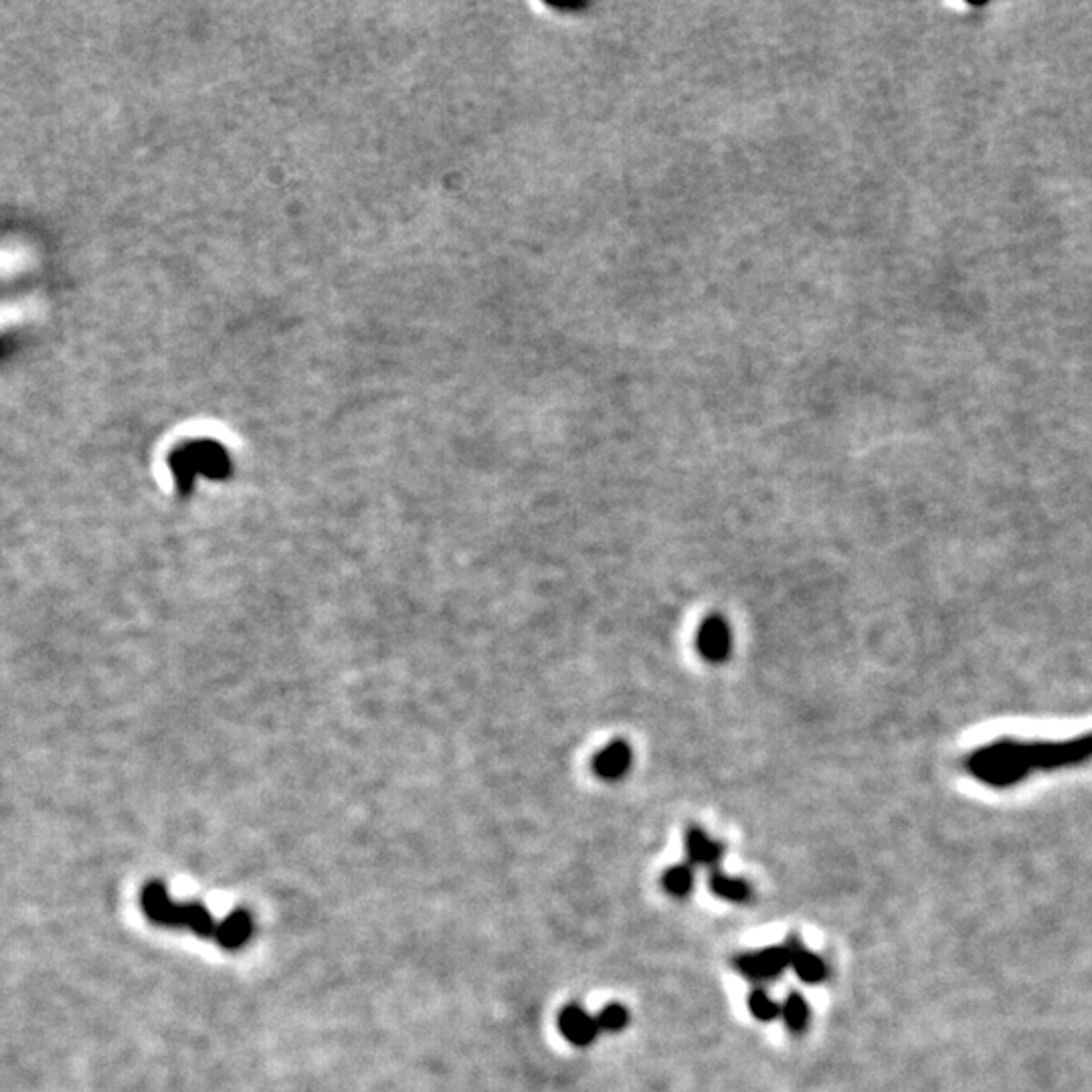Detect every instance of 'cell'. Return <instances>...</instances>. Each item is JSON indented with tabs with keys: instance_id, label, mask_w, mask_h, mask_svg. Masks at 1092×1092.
<instances>
[{
	"instance_id": "1",
	"label": "cell",
	"mask_w": 1092,
	"mask_h": 1092,
	"mask_svg": "<svg viewBox=\"0 0 1092 1092\" xmlns=\"http://www.w3.org/2000/svg\"><path fill=\"white\" fill-rule=\"evenodd\" d=\"M1092 757V732L1068 743L997 741L967 757V771L990 787H1012L1031 771H1050Z\"/></svg>"
},
{
	"instance_id": "2",
	"label": "cell",
	"mask_w": 1092,
	"mask_h": 1092,
	"mask_svg": "<svg viewBox=\"0 0 1092 1092\" xmlns=\"http://www.w3.org/2000/svg\"><path fill=\"white\" fill-rule=\"evenodd\" d=\"M142 908L152 922L162 924V927L188 929L205 939H215L217 935L219 922H215L203 905L198 902L176 905L160 882H150L142 890Z\"/></svg>"
},
{
	"instance_id": "3",
	"label": "cell",
	"mask_w": 1092,
	"mask_h": 1092,
	"mask_svg": "<svg viewBox=\"0 0 1092 1092\" xmlns=\"http://www.w3.org/2000/svg\"><path fill=\"white\" fill-rule=\"evenodd\" d=\"M174 470L178 473V485H181V490L188 492L193 488V480H197V476H200V473H203V476H209V478L227 476L229 459L215 445L197 447L193 451H188L186 456H183L181 461H176Z\"/></svg>"
},
{
	"instance_id": "4",
	"label": "cell",
	"mask_w": 1092,
	"mask_h": 1092,
	"mask_svg": "<svg viewBox=\"0 0 1092 1092\" xmlns=\"http://www.w3.org/2000/svg\"><path fill=\"white\" fill-rule=\"evenodd\" d=\"M696 649L710 663H722L730 658L732 632L724 617L710 615L700 623L696 634Z\"/></svg>"
},
{
	"instance_id": "5",
	"label": "cell",
	"mask_w": 1092,
	"mask_h": 1092,
	"mask_svg": "<svg viewBox=\"0 0 1092 1092\" xmlns=\"http://www.w3.org/2000/svg\"><path fill=\"white\" fill-rule=\"evenodd\" d=\"M789 967V953L785 947H769L763 951L746 953L737 959V969L746 979L755 983H767L783 976Z\"/></svg>"
},
{
	"instance_id": "6",
	"label": "cell",
	"mask_w": 1092,
	"mask_h": 1092,
	"mask_svg": "<svg viewBox=\"0 0 1092 1092\" xmlns=\"http://www.w3.org/2000/svg\"><path fill=\"white\" fill-rule=\"evenodd\" d=\"M634 753L625 741H611L593 757V771L603 781H620L632 769Z\"/></svg>"
},
{
	"instance_id": "7",
	"label": "cell",
	"mask_w": 1092,
	"mask_h": 1092,
	"mask_svg": "<svg viewBox=\"0 0 1092 1092\" xmlns=\"http://www.w3.org/2000/svg\"><path fill=\"white\" fill-rule=\"evenodd\" d=\"M563 1036L575 1046H589L599 1036L597 1019L589 1016L580 1005H566L559 1017Z\"/></svg>"
},
{
	"instance_id": "8",
	"label": "cell",
	"mask_w": 1092,
	"mask_h": 1092,
	"mask_svg": "<svg viewBox=\"0 0 1092 1092\" xmlns=\"http://www.w3.org/2000/svg\"><path fill=\"white\" fill-rule=\"evenodd\" d=\"M785 949L789 953V967L795 971V976H798L801 981L819 983L827 977L826 961L819 959L815 953L807 951V949L798 939H789Z\"/></svg>"
},
{
	"instance_id": "9",
	"label": "cell",
	"mask_w": 1092,
	"mask_h": 1092,
	"mask_svg": "<svg viewBox=\"0 0 1092 1092\" xmlns=\"http://www.w3.org/2000/svg\"><path fill=\"white\" fill-rule=\"evenodd\" d=\"M252 933H253L252 915H249L247 910H235L223 922H219L215 941L221 947L229 949V951H235V949L243 947L249 939H252Z\"/></svg>"
},
{
	"instance_id": "10",
	"label": "cell",
	"mask_w": 1092,
	"mask_h": 1092,
	"mask_svg": "<svg viewBox=\"0 0 1092 1092\" xmlns=\"http://www.w3.org/2000/svg\"><path fill=\"white\" fill-rule=\"evenodd\" d=\"M686 852L692 864L706 866V868H715L722 858V846L700 827L688 829Z\"/></svg>"
},
{
	"instance_id": "11",
	"label": "cell",
	"mask_w": 1092,
	"mask_h": 1092,
	"mask_svg": "<svg viewBox=\"0 0 1092 1092\" xmlns=\"http://www.w3.org/2000/svg\"><path fill=\"white\" fill-rule=\"evenodd\" d=\"M710 890L718 898L729 902H746L751 898V884L741 878H732L715 870L710 874Z\"/></svg>"
},
{
	"instance_id": "12",
	"label": "cell",
	"mask_w": 1092,
	"mask_h": 1092,
	"mask_svg": "<svg viewBox=\"0 0 1092 1092\" xmlns=\"http://www.w3.org/2000/svg\"><path fill=\"white\" fill-rule=\"evenodd\" d=\"M781 1017L791 1031H803L810 1022V1007L799 993H791L781 1005Z\"/></svg>"
},
{
	"instance_id": "13",
	"label": "cell",
	"mask_w": 1092,
	"mask_h": 1092,
	"mask_svg": "<svg viewBox=\"0 0 1092 1092\" xmlns=\"http://www.w3.org/2000/svg\"><path fill=\"white\" fill-rule=\"evenodd\" d=\"M662 886L666 888L668 894L676 898L688 896L694 886V872L690 866H674V868L663 874Z\"/></svg>"
},
{
	"instance_id": "14",
	"label": "cell",
	"mask_w": 1092,
	"mask_h": 1092,
	"mask_svg": "<svg viewBox=\"0 0 1092 1092\" xmlns=\"http://www.w3.org/2000/svg\"><path fill=\"white\" fill-rule=\"evenodd\" d=\"M749 1007H751V1014L757 1019H761V1022H773V1019H777L781 1016V1005L765 990L753 991L751 1000H749Z\"/></svg>"
},
{
	"instance_id": "15",
	"label": "cell",
	"mask_w": 1092,
	"mask_h": 1092,
	"mask_svg": "<svg viewBox=\"0 0 1092 1092\" xmlns=\"http://www.w3.org/2000/svg\"><path fill=\"white\" fill-rule=\"evenodd\" d=\"M597 1019V1026L599 1031H620L627 1026V1010L620 1003H611L607 1007H603L601 1014L595 1017Z\"/></svg>"
}]
</instances>
